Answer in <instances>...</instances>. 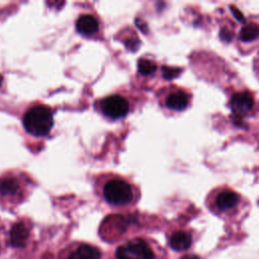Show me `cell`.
Instances as JSON below:
<instances>
[{
  "instance_id": "10",
  "label": "cell",
  "mask_w": 259,
  "mask_h": 259,
  "mask_svg": "<svg viewBox=\"0 0 259 259\" xmlns=\"http://www.w3.org/2000/svg\"><path fill=\"white\" fill-rule=\"evenodd\" d=\"M69 259H100V252L94 247L82 245L70 255Z\"/></svg>"
},
{
  "instance_id": "3",
  "label": "cell",
  "mask_w": 259,
  "mask_h": 259,
  "mask_svg": "<svg viewBox=\"0 0 259 259\" xmlns=\"http://www.w3.org/2000/svg\"><path fill=\"white\" fill-rule=\"evenodd\" d=\"M98 106L103 115L112 119L125 116L130 110V104L127 100L117 94L104 97L99 101Z\"/></svg>"
},
{
  "instance_id": "17",
  "label": "cell",
  "mask_w": 259,
  "mask_h": 259,
  "mask_svg": "<svg viewBox=\"0 0 259 259\" xmlns=\"http://www.w3.org/2000/svg\"><path fill=\"white\" fill-rule=\"evenodd\" d=\"M221 38L225 41H230L232 38V33L228 29H222L221 30Z\"/></svg>"
},
{
  "instance_id": "2",
  "label": "cell",
  "mask_w": 259,
  "mask_h": 259,
  "mask_svg": "<svg viewBox=\"0 0 259 259\" xmlns=\"http://www.w3.org/2000/svg\"><path fill=\"white\" fill-rule=\"evenodd\" d=\"M102 195L110 204L124 205L133 200L134 189L126 180L119 177H113L104 183L102 187Z\"/></svg>"
},
{
  "instance_id": "18",
  "label": "cell",
  "mask_w": 259,
  "mask_h": 259,
  "mask_svg": "<svg viewBox=\"0 0 259 259\" xmlns=\"http://www.w3.org/2000/svg\"><path fill=\"white\" fill-rule=\"evenodd\" d=\"M181 259H199L196 255H186L184 257H182Z\"/></svg>"
},
{
  "instance_id": "7",
  "label": "cell",
  "mask_w": 259,
  "mask_h": 259,
  "mask_svg": "<svg viewBox=\"0 0 259 259\" xmlns=\"http://www.w3.org/2000/svg\"><path fill=\"white\" fill-rule=\"evenodd\" d=\"M188 102H189V97L182 90H176L170 93L165 99L166 105L173 110L184 109L188 105Z\"/></svg>"
},
{
  "instance_id": "8",
  "label": "cell",
  "mask_w": 259,
  "mask_h": 259,
  "mask_svg": "<svg viewBox=\"0 0 259 259\" xmlns=\"http://www.w3.org/2000/svg\"><path fill=\"white\" fill-rule=\"evenodd\" d=\"M191 236L186 232H176L170 238V246L176 251H183L190 247Z\"/></svg>"
},
{
  "instance_id": "1",
  "label": "cell",
  "mask_w": 259,
  "mask_h": 259,
  "mask_svg": "<svg viewBox=\"0 0 259 259\" xmlns=\"http://www.w3.org/2000/svg\"><path fill=\"white\" fill-rule=\"evenodd\" d=\"M22 122L30 135L42 137L50 133L54 124L53 112L46 105H35L25 112Z\"/></svg>"
},
{
  "instance_id": "4",
  "label": "cell",
  "mask_w": 259,
  "mask_h": 259,
  "mask_svg": "<svg viewBox=\"0 0 259 259\" xmlns=\"http://www.w3.org/2000/svg\"><path fill=\"white\" fill-rule=\"evenodd\" d=\"M116 259H153V252L145 241L134 239L117 249Z\"/></svg>"
},
{
  "instance_id": "15",
  "label": "cell",
  "mask_w": 259,
  "mask_h": 259,
  "mask_svg": "<svg viewBox=\"0 0 259 259\" xmlns=\"http://www.w3.org/2000/svg\"><path fill=\"white\" fill-rule=\"evenodd\" d=\"M181 72L180 68H176V67H168V66H164L162 68V73H163V77L165 79H173L175 77H177Z\"/></svg>"
},
{
  "instance_id": "14",
  "label": "cell",
  "mask_w": 259,
  "mask_h": 259,
  "mask_svg": "<svg viewBox=\"0 0 259 259\" xmlns=\"http://www.w3.org/2000/svg\"><path fill=\"white\" fill-rule=\"evenodd\" d=\"M156 69H157L156 64L148 59H141L138 62V70L143 75H150L154 73Z\"/></svg>"
},
{
  "instance_id": "16",
  "label": "cell",
  "mask_w": 259,
  "mask_h": 259,
  "mask_svg": "<svg viewBox=\"0 0 259 259\" xmlns=\"http://www.w3.org/2000/svg\"><path fill=\"white\" fill-rule=\"evenodd\" d=\"M231 11L233 12V14L236 16V18L240 21H245V17L243 15V13L235 6H231Z\"/></svg>"
},
{
  "instance_id": "13",
  "label": "cell",
  "mask_w": 259,
  "mask_h": 259,
  "mask_svg": "<svg viewBox=\"0 0 259 259\" xmlns=\"http://www.w3.org/2000/svg\"><path fill=\"white\" fill-rule=\"evenodd\" d=\"M259 36V26L255 23L247 24L242 27L240 31V39L242 41H250Z\"/></svg>"
},
{
  "instance_id": "6",
  "label": "cell",
  "mask_w": 259,
  "mask_h": 259,
  "mask_svg": "<svg viewBox=\"0 0 259 259\" xmlns=\"http://www.w3.org/2000/svg\"><path fill=\"white\" fill-rule=\"evenodd\" d=\"M76 29L82 35H92L99 29V23L95 16L91 14L81 15L76 21Z\"/></svg>"
},
{
  "instance_id": "9",
  "label": "cell",
  "mask_w": 259,
  "mask_h": 259,
  "mask_svg": "<svg viewBox=\"0 0 259 259\" xmlns=\"http://www.w3.org/2000/svg\"><path fill=\"white\" fill-rule=\"evenodd\" d=\"M239 201V195L232 190L222 191L217 197V205L220 209H229L234 207Z\"/></svg>"
},
{
  "instance_id": "12",
  "label": "cell",
  "mask_w": 259,
  "mask_h": 259,
  "mask_svg": "<svg viewBox=\"0 0 259 259\" xmlns=\"http://www.w3.org/2000/svg\"><path fill=\"white\" fill-rule=\"evenodd\" d=\"M19 181L15 177H4L0 179V193L4 196H11L19 191Z\"/></svg>"
},
{
  "instance_id": "11",
  "label": "cell",
  "mask_w": 259,
  "mask_h": 259,
  "mask_svg": "<svg viewBox=\"0 0 259 259\" xmlns=\"http://www.w3.org/2000/svg\"><path fill=\"white\" fill-rule=\"evenodd\" d=\"M28 237V230L22 224H16L11 230V244L15 247H21L25 244Z\"/></svg>"
},
{
  "instance_id": "5",
  "label": "cell",
  "mask_w": 259,
  "mask_h": 259,
  "mask_svg": "<svg viewBox=\"0 0 259 259\" xmlns=\"http://www.w3.org/2000/svg\"><path fill=\"white\" fill-rule=\"evenodd\" d=\"M254 105L253 97L248 92L236 93L231 99V106L233 113L237 116L243 117L248 114Z\"/></svg>"
}]
</instances>
